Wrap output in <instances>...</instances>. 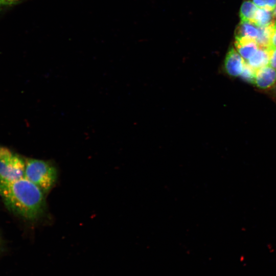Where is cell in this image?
<instances>
[{
    "label": "cell",
    "mask_w": 276,
    "mask_h": 276,
    "mask_svg": "<svg viewBox=\"0 0 276 276\" xmlns=\"http://www.w3.org/2000/svg\"><path fill=\"white\" fill-rule=\"evenodd\" d=\"M26 159L7 147L0 146V178L13 180L25 177Z\"/></svg>",
    "instance_id": "3"
},
{
    "label": "cell",
    "mask_w": 276,
    "mask_h": 276,
    "mask_svg": "<svg viewBox=\"0 0 276 276\" xmlns=\"http://www.w3.org/2000/svg\"><path fill=\"white\" fill-rule=\"evenodd\" d=\"M258 9V8L252 1H247L244 2L240 10L241 21L252 23Z\"/></svg>",
    "instance_id": "9"
},
{
    "label": "cell",
    "mask_w": 276,
    "mask_h": 276,
    "mask_svg": "<svg viewBox=\"0 0 276 276\" xmlns=\"http://www.w3.org/2000/svg\"><path fill=\"white\" fill-rule=\"evenodd\" d=\"M273 17L272 11L258 8L252 23L259 27L268 26L273 23Z\"/></svg>",
    "instance_id": "10"
},
{
    "label": "cell",
    "mask_w": 276,
    "mask_h": 276,
    "mask_svg": "<svg viewBox=\"0 0 276 276\" xmlns=\"http://www.w3.org/2000/svg\"><path fill=\"white\" fill-rule=\"evenodd\" d=\"M252 2L259 8L273 11L276 7V0H252Z\"/></svg>",
    "instance_id": "13"
},
{
    "label": "cell",
    "mask_w": 276,
    "mask_h": 276,
    "mask_svg": "<svg viewBox=\"0 0 276 276\" xmlns=\"http://www.w3.org/2000/svg\"><path fill=\"white\" fill-rule=\"evenodd\" d=\"M259 33V27L249 22L241 21L236 31L235 36H246L255 39Z\"/></svg>",
    "instance_id": "8"
},
{
    "label": "cell",
    "mask_w": 276,
    "mask_h": 276,
    "mask_svg": "<svg viewBox=\"0 0 276 276\" xmlns=\"http://www.w3.org/2000/svg\"><path fill=\"white\" fill-rule=\"evenodd\" d=\"M245 60L236 49L231 48L228 51L224 62V68L230 76H240L243 71Z\"/></svg>",
    "instance_id": "4"
},
{
    "label": "cell",
    "mask_w": 276,
    "mask_h": 276,
    "mask_svg": "<svg viewBox=\"0 0 276 276\" xmlns=\"http://www.w3.org/2000/svg\"><path fill=\"white\" fill-rule=\"evenodd\" d=\"M235 45L237 51L245 61L247 60L259 48L256 39L246 36H235Z\"/></svg>",
    "instance_id": "6"
},
{
    "label": "cell",
    "mask_w": 276,
    "mask_h": 276,
    "mask_svg": "<svg viewBox=\"0 0 276 276\" xmlns=\"http://www.w3.org/2000/svg\"><path fill=\"white\" fill-rule=\"evenodd\" d=\"M269 52V63L271 67L276 69V47L270 45L268 48Z\"/></svg>",
    "instance_id": "14"
},
{
    "label": "cell",
    "mask_w": 276,
    "mask_h": 276,
    "mask_svg": "<svg viewBox=\"0 0 276 276\" xmlns=\"http://www.w3.org/2000/svg\"><path fill=\"white\" fill-rule=\"evenodd\" d=\"M44 192L25 177L6 180L0 178V197L10 211L29 221L40 218L45 210Z\"/></svg>",
    "instance_id": "1"
},
{
    "label": "cell",
    "mask_w": 276,
    "mask_h": 276,
    "mask_svg": "<svg viewBox=\"0 0 276 276\" xmlns=\"http://www.w3.org/2000/svg\"><path fill=\"white\" fill-rule=\"evenodd\" d=\"M276 82V69L269 65L256 70L254 84L261 89H266Z\"/></svg>",
    "instance_id": "5"
},
{
    "label": "cell",
    "mask_w": 276,
    "mask_h": 276,
    "mask_svg": "<svg viewBox=\"0 0 276 276\" xmlns=\"http://www.w3.org/2000/svg\"><path fill=\"white\" fill-rule=\"evenodd\" d=\"M19 0H0V7L10 6L17 4Z\"/></svg>",
    "instance_id": "16"
},
{
    "label": "cell",
    "mask_w": 276,
    "mask_h": 276,
    "mask_svg": "<svg viewBox=\"0 0 276 276\" xmlns=\"http://www.w3.org/2000/svg\"><path fill=\"white\" fill-rule=\"evenodd\" d=\"M256 70L250 66L245 61L240 77L245 81L254 84Z\"/></svg>",
    "instance_id": "12"
},
{
    "label": "cell",
    "mask_w": 276,
    "mask_h": 276,
    "mask_svg": "<svg viewBox=\"0 0 276 276\" xmlns=\"http://www.w3.org/2000/svg\"><path fill=\"white\" fill-rule=\"evenodd\" d=\"M270 45L276 47V21H274L272 25Z\"/></svg>",
    "instance_id": "15"
},
{
    "label": "cell",
    "mask_w": 276,
    "mask_h": 276,
    "mask_svg": "<svg viewBox=\"0 0 276 276\" xmlns=\"http://www.w3.org/2000/svg\"><path fill=\"white\" fill-rule=\"evenodd\" d=\"M272 13H273V16L275 17L276 18V7L273 10V11H272Z\"/></svg>",
    "instance_id": "17"
},
{
    "label": "cell",
    "mask_w": 276,
    "mask_h": 276,
    "mask_svg": "<svg viewBox=\"0 0 276 276\" xmlns=\"http://www.w3.org/2000/svg\"><path fill=\"white\" fill-rule=\"evenodd\" d=\"M25 177L45 193L54 185L57 178V171L48 161L28 158L26 159Z\"/></svg>",
    "instance_id": "2"
},
{
    "label": "cell",
    "mask_w": 276,
    "mask_h": 276,
    "mask_svg": "<svg viewBox=\"0 0 276 276\" xmlns=\"http://www.w3.org/2000/svg\"><path fill=\"white\" fill-rule=\"evenodd\" d=\"M246 62L256 70L268 65L269 52L268 48L259 47L257 51Z\"/></svg>",
    "instance_id": "7"
},
{
    "label": "cell",
    "mask_w": 276,
    "mask_h": 276,
    "mask_svg": "<svg viewBox=\"0 0 276 276\" xmlns=\"http://www.w3.org/2000/svg\"><path fill=\"white\" fill-rule=\"evenodd\" d=\"M272 24L268 26L259 27V33L256 39L259 47L268 48L270 45Z\"/></svg>",
    "instance_id": "11"
}]
</instances>
